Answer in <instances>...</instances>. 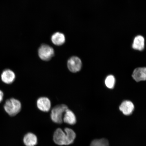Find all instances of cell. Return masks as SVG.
Wrapping results in <instances>:
<instances>
[{
    "label": "cell",
    "mask_w": 146,
    "mask_h": 146,
    "mask_svg": "<svg viewBox=\"0 0 146 146\" xmlns=\"http://www.w3.org/2000/svg\"><path fill=\"white\" fill-rule=\"evenodd\" d=\"M65 132L60 128L55 131L53 139L55 143L60 145H68L74 142L76 138L75 133L72 129L66 128Z\"/></svg>",
    "instance_id": "6da1fadb"
},
{
    "label": "cell",
    "mask_w": 146,
    "mask_h": 146,
    "mask_svg": "<svg viewBox=\"0 0 146 146\" xmlns=\"http://www.w3.org/2000/svg\"><path fill=\"white\" fill-rule=\"evenodd\" d=\"M5 112L11 116L17 114L21 109V104L19 100L14 98L7 100L4 105Z\"/></svg>",
    "instance_id": "7a4b0ae2"
},
{
    "label": "cell",
    "mask_w": 146,
    "mask_h": 146,
    "mask_svg": "<svg viewBox=\"0 0 146 146\" xmlns=\"http://www.w3.org/2000/svg\"><path fill=\"white\" fill-rule=\"evenodd\" d=\"M68 109L66 105L61 104L56 106L51 111L50 117L54 123L61 124L63 121V115Z\"/></svg>",
    "instance_id": "3957f363"
},
{
    "label": "cell",
    "mask_w": 146,
    "mask_h": 146,
    "mask_svg": "<svg viewBox=\"0 0 146 146\" xmlns=\"http://www.w3.org/2000/svg\"><path fill=\"white\" fill-rule=\"evenodd\" d=\"M38 55L44 61H48L54 55V50L52 47L46 44H42L38 51Z\"/></svg>",
    "instance_id": "277c9868"
},
{
    "label": "cell",
    "mask_w": 146,
    "mask_h": 146,
    "mask_svg": "<svg viewBox=\"0 0 146 146\" xmlns=\"http://www.w3.org/2000/svg\"><path fill=\"white\" fill-rule=\"evenodd\" d=\"M67 67L71 72L76 73L79 72L82 67L81 60L77 56H72L67 62Z\"/></svg>",
    "instance_id": "5b68a950"
},
{
    "label": "cell",
    "mask_w": 146,
    "mask_h": 146,
    "mask_svg": "<svg viewBox=\"0 0 146 146\" xmlns=\"http://www.w3.org/2000/svg\"><path fill=\"white\" fill-rule=\"evenodd\" d=\"M36 105L38 108L43 112H48L51 108L50 100L46 97L39 98L37 100Z\"/></svg>",
    "instance_id": "8992f818"
},
{
    "label": "cell",
    "mask_w": 146,
    "mask_h": 146,
    "mask_svg": "<svg viewBox=\"0 0 146 146\" xmlns=\"http://www.w3.org/2000/svg\"><path fill=\"white\" fill-rule=\"evenodd\" d=\"M15 78V74L10 69H5L1 74L2 81L5 84H11L13 82Z\"/></svg>",
    "instance_id": "52a82bcc"
},
{
    "label": "cell",
    "mask_w": 146,
    "mask_h": 146,
    "mask_svg": "<svg viewBox=\"0 0 146 146\" xmlns=\"http://www.w3.org/2000/svg\"><path fill=\"white\" fill-rule=\"evenodd\" d=\"M134 108V105L132 102L125 100L122 103L119 107V109L126 115L132 113Z\"/></svg>",
    "instance_id": "ba28073f"
},
{
    "label": "cell",
    "mask_w": 146,
    "mask_h": 146,
    "mask_svg": "<svg viewBox=\"0 0 146 146\" xmlns=\"http://www.w3.org/2000/svg\"><path fill=\"white\" fill-rule=\"evenodd\" d=\"M63 121L69 125H74L76 122V116L72 111L68 109L64 113Z\"/></svg>",
    "instance_id": "9c48e42d"
},
{
    "label": "cell",
    "mask_w": 146,
    "mask_h": 146,
    "mask_svg": "<svg viewBox=\"0 0 146 146\" xmlns=\"http://www.w3.org/2000/svg\"><path fill=\"white\" fill-rule=\"evenodd\" d=\"M132 77L137 82L145 81V67H139L135 69L133 72Z\"/></svg>",
    "instance_id": "30bf717a"
},
{
    "label": "cell",
    "mask_w": 146,
    "mask_h": 146,
    "mask_svg": "<svg viewBox=\"0 0 146 146\" xmlns=\"http://www.w3.org/2000/svg\"><path fill=\"white\" fill-rule=\"evenodd\" d=\"M23 142L26 146H35L37 143V138L35 135L29 133L23 138Z\"/></svg>",
    "instance_id": "8fae6325"
},
{
    "label": "cell",
    "mask_w": 146,
    "mask_h": 146,
    "mask_svg": "<svg viewBox=\"0 0 146 146\" xmlns=\"http://www.w3.org/2000/svg\"><path fill=\"white\" fill-rule=\"evenodd\" d=\"M51 40L54 45L60 46L65 42V35L62 33L56 32L52 36Z\"/></svg>",
    "instance_id": "7c38bea8"
},
{
    "label": "cell",
    "mask_w": 146,
    "mask_h": 146,
    "mask_svg": "<svg viewBox=\"0 0 146 146\" xmlns=\"http://www.w3.org/2000/svg\"><path fill=\"white\" fill-rule=\"evenodd\" d=\"M145 39L143 36L141 35L136 36L133 42V48L137 50H143L145 47Z\"/></svg>",
    "instance_id": "4fadbf2b"
},
{
    "label": "cell",
    "mask_w": 146,
    "mask_h": 146,
    "mask_svg": "<svg viewBox=\"0 0 146 146\" xmlns=\"http://www.w3.org/2000/svg\"><path fill=\"white\" fill-rule=\"evenodd\" d=\"M115 82V80L114 76L109 75L106 78L105 84L106 86L109 89L113 88Z\"/></svg>",
    "instance_id": "5bb4252c"
},
{
    "label": "cell",
    "mask_w": 146,
    "mask_h": 146,
    "mask_svg": "<svg viewBox=\"0 0 146 146\" xmlns=\"http://www.w3.org/2000/svg\"><path fill=\"white\" fill-rule=\"evenodd\" d=\"M108 141L105 139L95 140L91 142L90 146H108Z\"/></svg>",
    "instance_id": "9a60e30c"
},
{
    "label": "cell",
    "mask_w": 146,
    "mask_h": 146,
    "mask_svg": "<svg viewBox=\"0 0 146 146\" xmlns=\"http://www.w3.org/2000/svg\"><path fill=\"white\" fill-rule=\"evenodd\" d=\"M3 94L1 90H0V103L2 101L3 99Z\"/></svg>",
    "instance_id": "2e32d148"
},
{
    "label": "cell",
    "mask_w": 146,
    "mask_h": 146,
    "mask_svg": "<svg viewBox=\"0 0 146 146\" xmlns=\"http://www.w3.org/2000/svg\"><path fill=\"white\" fill-rule=\"evenodd\" d=\"M145 78H146V67H145Z\"/></svg>",
    "instance_id": "e0dca14e"
}]
</instances>
